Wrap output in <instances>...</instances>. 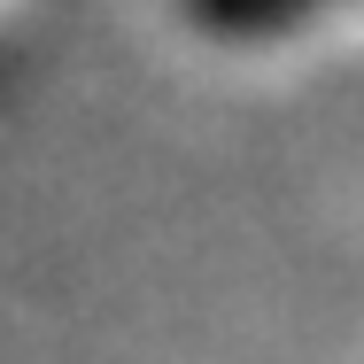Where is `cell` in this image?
I'll list each match as a JSON object with an SVG mask.
<instances>
[{"mask_svg": "<svg viewBox=\"0 0 364 364\" xmlns=\"http://www.w3.org/2000/svg\"><path fill=\"white\" fill-rule=\"evenodd\" d=\"M186 23L202 39H225V47H256V39H287L302 16L333 8V0H178Z\"/></svg>", "mask_w": 364, "mask_h": 364, "instance_id": "6da1fadb", "label": "cell"}]
</instances>
